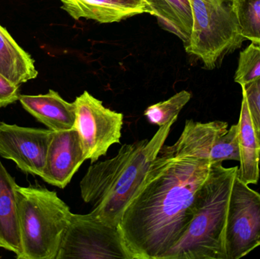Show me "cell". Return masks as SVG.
Instances as JSON below:
<instances>
[{
	"instance_id": "12",
	"label": "cell",
	"mask_w": 260,
	"mask_h": 259,
	"mask_svg": "<svg viewBox=\"0 0 260 259\" xmlns=\"http://www.w3.org/2000/svg\"><path fill=\"white\" fill-rule=\"evenodd\" d=\"M228 126L226 122L218 120L203 123L187 120L177 141L173 145L164 144L159 154L209 161L211 150L217 138L227 132Z\"/></svg>"
},
{
	"instance_id": "4",
	"label": "cell",
	"mask_w": 260,
	"mask_h": 259,
	"mask_svg": "<svg viewBox=\"0 0 260 259\" xmlns=\"http://www.w3.org/2000/svg\"><path fill=\"white\" fill-rule=\"evenodd\" d=\"M21 253L18 259H56L73 213L56 192L17 186Z\"/></svg>"
},
{
	"instance_id": "10",
	"label": "cell",
	"mask_w": 260,
	"mask_h": 259,
	"mask_svg": "<svg viewBox=\"0 0 260 259\" xmlns=\"http://www.w3.org/2000/svg\"><path fill=\"white\" fill-rule=\"evenodd\" d=\"M85 160L76 129L53 132L41 178L50 185L65 189Z\"/></svg>"
},
{
	"instance_id": "2",
	"label": "cell",
	"mask_w": 260,
	"mask_h": 259,
	"mask_svg": "<svg viewBox=\"0 0 260 259\" xmlns=\"http://www.w3.org/2000/svg\"><path fill=\"white\" fill-rule=\"evenodd\" d=\"M178 119L159 127L152 138L121 146L111 159L93 163L80 181L82 200L99 221L118 228L125 208L142 183Z\"/></svg>"
},
{
	"instance_id": "22",
	"label": "cell",
	"mask_w": 260,
	"mask_h": 259,
	"mask_svg": "<svg viewBox=\"0 0 260 259\" xmlns=\"http://www.w3.org/2000/svg\"><path fill=\"white\" fill-rule=\"evenodd\" d=\"M241 88L247 98L252 123L260 144V79Z\"/></svg>"
},
{
	"instance_id": "11",
	"label": "cell",
	"mask_w": 260,
	"mask_h": 259,
	"mask_svg": "<svg viewBox=\"0 0 260 259\" xmlns=\"http://www.w3.org/2000/svg\"><path fill=\"white\" fill-rule=\"evenodd\" d=\"M62 9L75 20L85 18L101 24L119 22L130 17L151 13L145 0H59Z\"/></svg>"
},
{
	"instance_id": "8",
	"label": "cell",
	"mask_w": 260,
	"mask_h": 259,
	"mask_svg": "<svg viewBox=\"0 0 260 259\" xmlns=\"http://www.w3.org/2000/svg\"><path fill=\"white\" fill-rule=\"evenodd\" d=\"M227 259H239L260 246V194L238 178L229 199L224 235Z\"/></svg>"
},
{
	"instance_id": "17",
	"label": "cell",
	"mask_w": 260,
	"mask_h": 259,
	"mask_svg": "<svg viewBox=\"0 0 260 259\" xmlns=\"http://www.w3.org/2000/svg\"><path fill=\"white\" fill-rule=\"evenodd\" d=\"M159 25L180 38L186 47L192 28L189 0H145Z\"/></svg>"
},
{
	"instance_id": "14",
	"label": "cell",
	"mask_w": 260,
	"mask_h": 259,
	"mask_svg": "<svg viewBox=\"0 0 260 259\" xmlns=\"http://www.w3.org/2000/svg\"><path fill=\"white\" fill-rule=\"evenodd\" d=\"M17 184L0 161V248L21 253Z\"/></svg>"
},
{
	"instance_id": "9",
	"label": "cell",
	"mask_w": 260,
	"mask_h": 259,
	"mask_svg": "<svg viewBox=\"0 0 260 259\" xmlns=\"http://www.w3.org/2000/svg\"><path fill=\"white\" fill-rule=\"evenodd\" d=\"M53 131L0 122V156L27 174L41 177Z\"/></svg>"
},
{
	"instance_id": "16",
	"label": "cell",
	"mask_w": 260,
	"mask_h": 259,
	"mask_svg": "<svg viewBox=\"0 0 260 259\" xmlns=\"http://www.w3.org/2000/svg\"><path fill=\"white\" fill-rule=\"evenodd\" d=\"M0 74L20 86L38 77L35 61L0 25Z\"/></svg>"
},
{
	"instance_id": "15",
	"label": "cell",
	"mask_w": 260,
	"mask_h": 259,
	"mask_svg": "<svg viewBox=\"0 0 260 259\" xmlns=\"http://www.w3.org/2000/svg\"><path fill=\"white\" fill-rule=\"evenodd\" d=\"M241 114L238 122L240 167L238 176L243 182L256 184L259 179L260 144L252 123L245 94L242 92Z\"/></svg>"
},
{
	"instance_id": "23",
	"label": "cell",
	"mask_w": 260,
	"mask_h": 259,
	"mask_svg": "<svg viewBox=\"0 0 260 259\" xmlns=\"http://www.w3.org/2000/svg\"><path fill=\"white\" fill-rule=\"evenodd\" d=\"M19 95V86L14 85L0 74V108L15 103Z\"/></svg>"
},
{
	"instance_id": "21",
	"label": "cell",
	"mask_w": 260,
	"mask_h": 259,
	"mask_svg": "<svg viewBox=\"0 0 260 259\" xmlns=\"http://www.w3.org/2000/svg\"><path fill=\"white\" fill-rule=\"evenodd\" d=\"M238 125H233L225 133L217 138L210 152L211 164L222 163L227 160L240 161Z\"/></svg>"
},
{
	"instance_id": "1",
	"label": "cell",
	"mask_w": 260,
	"mask_h": 259,
	"mask_svg": "<svg viewBox=\"0 0 260 259\" xmlns=\"http://www.w3.org/2000/svg\"><path fill=\"white\" fill-rule=\"evenodd\" d=\"M208 160L160 155L125 208L118 229L133 259H161L186 232Z\"/></svg>"
},
{
	"instance_id": "19",
	"label": "cell",
	"mask_w": 260,
	"mask_h": 259,
	"mask_svg": "<svg viewBox=\"0 0 260 259\" xmlns=\"http://www.w3.org/2000/svg\"><path fill=\"white\" fill-rule=\"evenodd\" d=\"M191 97V93L183 90L165 101L148 106L145 109L144 115L150 123L160 127L176 116H179L180 111L187 104Z\"/></svg>"
},
{
	"instance_id": "5",
	"label": "cell",
	"mask_w": 260,
	"mask_h": 259,
	"mask_svg": "<svg viewBox=\"0 0 260 259\" xmlns=\"http://www.w3.org/2000/svg\"><path fill=\"white\" fill-rule=\"evenodd\" d=\"M192 28L185 50L200 59L206 69H214L224 56L241 47V36L234 0H189Z\"/></svg>"
},
{
	"instance_id": "13",
	"label": "cell",
	"mask_w": 260,
	"mask_h": 259,
	"mask_svg": "<svg viewBox=\"0 0 260 259\" xmlns=\"http://www.w3.org/2000/svg\"><path fill=\"white\" fill-rule=\"evenodd\" d=\"M18 100L27 112L53 132L70 130L74 127V102L67 101L53 90L38 95L20 94Z\"/></svg>"
},
{
	"instance_id": "3",
	"label": "cell",
	"mask_w": 260,
	"mask_h": 259,
	"mask_svg": "<svg viewBox=\"0 0 260 259\" xmlns=\"http://www.w3.org/2000/svg\"><path fill=\"white\" fill-rule=\"evenodd\" d=\"M237 167L212 164L199 190L194 214L186 232L161 259H227L224 235L229 199Z\"/></svg>"
},
{
	"instance_id": "20",
	"label": "cell",
	"mask_w": 260,
	"mask_h": 259,
	"mask_svg": "<svg viewBox=\"0 0 260 259\" xmlns=\"http://www.w3.org/2000/svg\"><path fill=\"white\" fill-rule=\"evenodd\" d=\"M260 79V43L251 44L240 53L235 82L245 86Z\"/></svg>"
},
{
	"instance_id": "6",
	"label": "cell",
	"mask_w": 260,
	"mask_h": 259,
	"mask_svg": "<svg viewBox=\"0 0 260 259\" xmlns=\"http://www.w3.org/2000/svg\"><path fill=\"white\" fill-rule=\"evenodd\" d=\"M133 259L117 228L91 214H73L56 259Z\"/></svg>"
},
{
	"instance_id": "18",
	"label": "cell",
	"mask_w": 260,
	"mask_h": 259,
	"mask_svg": "<svg viewBox=\"0 0 260 259\" xmlns=\"http://www.w3.org/2000/svg\"><path fill=\"white\" fill-rule=\"evenodd\" d=\"M241 36L260 43V0H234Z\"/></svg>"
},
{
	"instance_id": "7",
	"label": "cell",
	"mask_w": 260,
	"mask_h": 259,
	"mask_svg": "<svg viewBox=\"0 0 260 259\" xmlns=\"http://www.w3.org/2000/svg\"><path fill=\"white\" fill-rule=\"evenodd\" d=\"M77 131L85 159L96 162L110 147L120 142L123 125L121 113L111 110L85 91L74 101Z\"/></svg>"
}]
</instances>
